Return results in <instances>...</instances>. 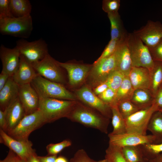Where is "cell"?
<instances>
[{
  "label": "cell",
  "instance_id": "cell-1",
  "mask_svg": "<svg viewBox=\"0 0 162 162\" xmlns=\"http://www.w3.org/2000/svg\"><path fill=\"white\" fill-rule=\"evenodd\" d=\"M67 118L102 133L108 132L110 119L78 101Z\"/></svg>",
  "mask_w": 162,
  "mask_h": 162
},
{
  "label": "cell",
  "instance_id": "cell-2",
  "mask_svg": "<svg viewBox=\"0 0 162 162\" xmlns=\"http://www.w3.org/2000/svg\"><path fill=\"white\" fill-rule=\"evenodd\" d=\"M77 101L39 98V110L46 123L52 122L62 118H67Z\"/></svg>",
  "mask_w": 162,
  "mask_h": 162
},
{
  "label": "cell",
  "instance_id": "cell-3",
  "mask_svg": "<svg viewBox=\"0 0 162 162\" xmlns=\"http://www.w3.org/2000/svg\"><path fill=\"white\" fill-rule=\"evenodd\" d=\"M31 84L39 98L78 100L76 95L68 90L64 86L47 80L39 75L37 76Z\"/></svg>",
  "mask_w": 162,
  "mask_h": 162
},
{
  "label": "cell",
  "instance_id": "cell-4",
  "mask_svg": "<svg viewBox=\"0 0 162 162\" xmlns=\"http://www.w3.org/2000/svg\"><path fill=\"white\" fill-rule=\"evenodd\" d=\"M127 41L132 66L146 68L151 73L155 62L148 48L133 33L128 34Z\"/></svg>",
  "mask_w": 162,
  "mask_h": 162
},
{
  "label": "cell",
  "instance_id": "cell-5",
  "mask_svg": "<svg viewBox=\"0 0 162 162\" xmlns=\"http://www.w3.org/2000/svg\"><path fill=\"white\" fill-rule=\"evenodd\" d=\"M33 29L31 15L20 17L0 19V32L8 35L25 39L30 35Z\"/></svg>",
  "mask_w": 162,
  "mask_h": 162
},
{
  "label": "cell",
  "instance_id": "cell-6",
  "mask_svg": "<svg viewBox=\"0 0 162 162\" xmlns=\"http://www.w3.org/2000/svg\"><path fill=\"white\" fill-rule=\"evenodd\" d=\"M32 64L38 75L65 86L67 83L64 72L65 70L49 53L42 60Z\"/></svg>",
  "mask_w": 162,
  "mask_h": 162
},
{
  "label": "cell",
  "instance_id": "cell-7",
  "mask_svg": "<svg viewBox=\"0 0 162 162\" xmlns=\"http://www.w3.org/2000/svg\"><path fill=\"white\" fill-rule=\"evenodd\" d=\"M46 123L42 113L38 110L32 114L25 115L17 125L7 134L16 140L27 141L32 132Z\"/></svg>",
  "mask_w": 162,
  "mask_h": 162
},
{
  "label": "cell",
  "instance_id": "cell-8",
  "mask_svg": "<svg viewBox=\"0 0 162 162\" xmlns=\"http://www.w3.org/2000/svg\"><path fill=\"white\" fill-rule=\"evenodd\" d=\"M116 52L108 57L95 61L92 64L86 80L88 83L87 85L91 88L106 81L110 74L116 69Z\"/></svg>",
  "mask_w": 162,
  "mask_h": 162
},
{
  "label": "cell",
  "instance_id": "cell-9",
  "mask_svg": "<svg viewBox=\"0 0 162 162\" xmlns=\"http://www.w3.org/2000/svg\"><path fill=\"white\" fill-rule=\"evenodd\" d=\"M157 111L158 108L153 103L151 105L139 110L125 119L127 133L146 135L150 119L153 113Z\"/></svg>",
  "mask_w": 162,
  "mask_h": 162
},
{
  "label": "cell",
  "instance_id": "cell-10",
  "mask_svg": "<svg viewBox=\"0 0 162 162\" xmlns=\"http://www.w3.org/2000/svg\"><path fill=\"white\" fill-rule=\"evenodd\" d=\"M20 55L32 64L43 59L49 53L47 45L42 38L32 42L21 39L16 46Z\"/></svg>",
  "mask_w": 162,
  "mask_h": 162
},
{
  "label": "cell",
  "instance_id": "cell-11",
  "mask_svg": "<svg viewBox=\"0 0 162 162\" xmlns=\"http://www.w3.org/2000/svg\"><path fill=\"white\" fill-rule=\"evenodd\" d=\"M75 94L80 102L98 112L104 116L111 118L110 107L95 95L92 88L85 85L76 90Z\"/></svg>",
  "mask_w": 162,
  "mask_h": 162
},
{
  "label": "cell",
  "instance_id": "cell-12",
  "mask_svg": "<svg viewBox=\"0 0 162 162\" xmlns=\"http://www.w3.org/2000/svg\"><path fill=\"white\" fill-rule=\"evenodd\" d=\"M59 65L67 71L68 75V86L71 88L78 86L87 80L93 64L73 63L62 62Z\"/></svg>",
  "mask_w": 162,
  "mask_h": 162
},
{
  "label": "cell",
  "instance_id": "cell-13",
  "mask_svg": "<svg viewBox=\"0 0 162 162\" xmlns=\"http://www.w3.org/2000/svg\"><path fill=\"white\" fill-rule=\"evenodd\" d=\"M148 48L157 45L162 40V24L148 20L146 24L133 32Z\"/></svg>",
  "mask_w": 162,
  "mask_h": 162
},
{
  "label": "cell",
  "instance_id": "cell-14",
  "mask_svg": "<svg viewBox=\"0 0 162 162\" xmlns=\"http://www.w3.org/2000/svg\"><path fill=\"white\" fill-rule=\"evenodd\" d=\"M0 142L8 147L23 160L27 161L30 156L36 153L31 141L16 140L0 129Z\"/></svg>",
  "mask_w": 162,
  "mask_h": 162
},
{
  "label": "cell",
  "instance_id": "cell-15",
  "mask_svg": "<svg viewBox=\"0 0 162 162\" xmlns=\"http://www.w3.org/2000/svg\"><path fill=\"white\" fill-rule=\"evenodd\" d=\"M108 136L109 144L121 148L154 143L155 141L154 137L152 135H142L133 133L116 135L109 134Z\"/></svg>",
  "mask_w": 162,
  "mask_h": 162
},
{
  "label": "cell",
  "instance_id": "cell-16",
  "mask_svg": "<svg viewBox=\"0 0 162 162\" xmlns=\"http://www.w3.org/2000/svg\"><path fill=\"white\" fill-rule=\"evenodd\" d=\"M18 98L26 115L32 114L39 110V97L31 83L19 86Z\"/></svg>",
  "mask_w": 162,
  "mask_h": 162
},
{
  "label": "cell",
  "instance_id": "cell-17",
  "mask_svg": "<svg viewBox=\"0 0 162 162\" xmlns=\"http://www.w3.org/2000/svg\"><path fill=\"white\" fill-rule=\"evenodd\" d=\"M20 54L16 46L9 48L2 44L0 47V58L2 62V71L12 76L19 66Z\"/></svg>",
  "mask_w": 162,
  "mask_h": 162
},
{
  "label": "cell",
  "instance_id": "cell-18",
  "mask_svg": "<svg viewBox=\"0 0 162 162\" xmlns=\"http://www.w3.org/2000/svg\"><path fill=\"white\" fill-rule=\"evenodd\" d=\"M38 75L32 64L20 55L18 68L12 76L15 82L19 86L31 83Z\"/></svg>",
  "mask_w": 162,
  "mask_h": 162
},
{
  "label": "cell",
  "instance_id": "cell-19",
  "mask_svg": "<svg viewBox=\"0 0 162 162\" xmlns=\"http://www.w3.org/2000/svg\"><path fill=\"white\" fill-rule=\"evenodd\" d=\"M128 76L134 90L138 89L150 90L151 74L147 69L133 66Z\"/></svg>",
  "mask_w": 162,
  "mask_h": 162
},
{
  "label": "cell",
  "instance_id": "cell-20",
  "mask_svg": "<svg viewBox=\"0 0 162 162\" xmlns=\"http://www.w3.org/2000/svg\"><path fill=\"white\" fill-rule=\"evenodd\" d=\"M6 112L7 133L13 129L26 115L18 97L5 110Z\"/></svg>",
  "mask_w": 162,
  "mask_h": 162
},
{
  "label": "cell",
  "instance_id": "cell-21",
  "mask_svg": "<svg viewBox=\"0 0 162 162\" xmlns=\"http://www.w3.org/2000/svg\"><path fill=\"white\" fill-rule=\"evenodd\" d=\"M127 37L120 45L116 52L117 58L116 69L125 76H128L133 66L127 43Z\"/></svg>",
  "mask_w": 162,
  "mask_h": 162
},
{
  "label": "cell",
  "instance_id": "cell-22",
  "mask_svg": "<svg viewBox=\"0 0 162 162\" xmlns=\"http://www.w3.org/2000/svg\"><path fill=\"white\" fill-rule=\"evenodd\" d=\"M19 86L12 76L0 90V110L4 111L18 97Z\"/></svg>",
  "mask_w": 162,
  "mask_h": 162
},
{
  "label": "cell",
  "instance_id": "cell-23",
  "mask_svg": "<svg viewBox=\"0 0 162 162\" xmlns=\"http://www.w3.org/2000/svg\"><path fill=\"white\" fill-rule=\"evenodd\" d=\"M147 130L154 137L153 143H162V112L157 111L153 113L148 123Z\"/></svg>",
  "mask_w": 162,
  "mask_h": 162
},
{
  "label": "cell",
  "instance_id": "cell-24",
  "mask_svg": "<svg viewBox=\"0 0 162 162\" xmlns=\"http://www.w3.org/2000/svg\"><path fill=\"white\" fill-rule=\"evenodd\" d=\"M110 23L111 39H119L126 36L128 34L123 26L118 12L107 14Z\"/></svg>",
  "mask_w": 162,
  "mask_h": 162
},
{
  "label": "cell",
  "instance_id": "cell-25",
  "mask_svg": "<svg viewBox=\"0 0 162 162\" xmlns=\"http://www.w3.org/2000/svg\"><path fill=\"white\" fill-rule=\"evenodd\" d=\"M9 5L14 17H22L30 15L32 5L28 0H10Z\"/></svg>",
  "mask_w": 162,
  "mask_h": 162
},
{
  "label": "cell",
  "instance_id": "cell-26",
  "mask_svg": "<svg viewBox=\"0 0 162 162\" xmlns=\"http://www.w3.org/2000/svg\"><path fill=\"white\" fill-rule=\"evenodd\" d=\"M148 90L138 89L134 90L132 98L131 101L140 110L151 105L153 100L152 95Z\"/></svg>",
  "mask_w": 162,
  "mask_h": 162
},
{
  "label": "cell",
  "instance_id": "cell-27",
  "mask_svg": "<svg viewBox=\"0 0 162 162\" xmlns=\"http://www.w3.org/2000/svg\"><path fill=\"white\" fill-rule=\"evenodd\" d=\"M112 113V131L109 134L119 135L127 133L126 127L124 118L120 113L117 105L111 107Z\"/></svg>",
  "mask_w": 162,
  "mask_h": 162
},
{
  "label": "cell",
  "instance_id": "cell-28",
  "mask_svg": "<svg viewBox=\"0 0 162 162\" xmlns=\"http://www.w3.org/2000/svg\"><path fill=\"white\" fill-rule=\"evenodd\" d=\"M122 150L127 162H140L147 158L141 145L124 147L122 148Z\"/></svg>",
  "mask_w": 162,
  "mask_h": 162
},
{
  "label": "cell",
  "instance_id": "cell-29",
  "mask_svg": "<svg viewBox=\"0 0 162 162\" xmlns=\"http://www.w3.org/2000/svg\"><path fill=\"white\" fill-rule=\"evenodd\" d=\"M154 68L151 72V85L150 90L153 96L155 97L160 89L162 84V62L154 61Z\"/></svg>",
  "mask_w": 162,
  "mask_h": 162
},
{
  "label": "cell",
  "instance_id": "cell-30",
  "mask_svg": "<svg viewBox=\"0 0 162 162\" xmlns=\"http://www.w3.org/2000/svg\"><path fill=\"white\" fill-rule=\"evenodd\" d=\"M134 89L128 76H125L120 87L116 92V101L130 100Z\"/></svg>",
  "mask_w": 162,
  "mask_h": 162
},
{
  "label": "cell",
  "instance_id": "cell-31",
  "mask_svg": "<svg viewBox=\"0 0 162 162\" xmlns=\"http://www.w3.org/2000/svg\"><path fill=\"white\" fill-rule=\"evenodd\" d=\"M105 159L108 162H127L123 155L122 148L110 144L106 150Z\"/></svg>",
  "mask_w": 162,
  "mask_h": 162
},
{
  "label": "cell",
  "instance_id": "cell-32",
  "mask_svg": "<svg viewBox=\"0 0 162 162\" xmlns=\"http://www.w3.org/2000/svg\"><path fill=\"white\" fill-rule=\"evenodd\" d=\"M117 106L119 111L124 119L140 110L130 100L119 101Z\"/></svg>",
  "mask_w": 162,
  "mask_h": 162
},
{
  "label": "cell",
  "instance_id": "cell-33",
  "mask_svg": "<svg viewBox=\"0 0 162 162\" xmlns=\"http://www.w3.org/2000/svg\"><path fill=\"white\" fill-rule=\"evenodd\" d=\"M125 76L124 74L116 69L113 71L109 75L106 81L109 88L116 93Z\"/></svg>",
  "mask_w": 162,
  "mask_h": 162
},
{
  "label": "cell",
  "instance_id": "cell-34",
  "mask_svg": "<svg viewBox=\"0 0 162 162\" xmlns=\"http://www.w3.org/2000/svg\"><path fill=\"white\" fill-rule=\"evenodd\" d=\"M128 35V34L126 36L121 39L110 40L101 55L96 61L108 57L114 53L120 45L126 39Z\"/></svg>",
  "mask_w": 162,
  "mask_h": 162
},
{
  "label": "cell",
  "instance_id": "cell-35",
  "mask_svg": "<svg viewBox=\"0 0 162 162\" xmlns=\"http://www.w3.org/2000/svg\"><path fill=\"white\" fill-rule=\"evenodd\" d=\"M146 158L149 159L162 153V143H148L141 145Z\"/></svg>",
  "mask_w": 162,
  "mask_h": 162
},
{
  "label": "cell",
  "instance_id": "cell-36",
  "mask_svg": "<svg viewBox=\"0 0 162 162\" xmlns=\"http://www.w3.org/2000/svg\"><path fill=\"white\" fill-rule=\"evenodd\" d=\"M71 142L68 140H65L56 143H50L46 146V149L50 155H57L65 148L70 146Z\"/></svg>",
  "mask_w": 162,
  "mask_h": 162
},
{
  "label": "cell",
  "instance_id": "cell-37",
  "mask_svg": "<svg viewBox=\"0 0 162 162\" xmlns=\"http://www.w3.org/2000/svg\"><path fill=\"white\" fill-rule=\"evenodd\" d=\"M116 96V93L109 88L98 96L101 100L108 105L110 107L113 106L117 105Z\"/></svg>",
  "mask_w": 162,
  "mask_h": 162
},
{
  "label": "cell",
  "instance_id": "cell-38",
  "mask_svg": "<svg viewBox=\"0 0 162 162\" xmlns=\"http://www.w3.org/2000/svg\"><path fill=\"white\" fill-rule=\"evenodd\" d=\"M120 6L119 0H103L102 1V9L107 14L118 12Z\"/></svg>",
  "mask_w": 162,
  "mask_h": 162
},
{
  "label": "cell",
  "instance_id": "cell-39",
  "mask_svg": "<svg viewBox=\"0 0 162 162\" xmlns=\"http://www.w3.org/2000/svg\"><path fill=\"white\" fill-rule=\"evenodd\" d=\"M70 162H98L91 159L83 149L77 150Z\"/></svg>",
  "mask_w": 162,
  "mask_h": 162
},
{
  "label": "cell",
  "instance_id": "cell-40",
  "mask_svg": "<svg viewBox=\"0 0 162 162\" xmlns=\"http://www.w3.org/2000/svg\"><path fill=\"white\" fill-rule=\"evenodd\" d=\"M9 1L0 0V19L14 17L10 10Z\"/></svg>",
  "mask_w": 162,
  "mask_h": 162
},
{
  "label": "cell",
  "instance_id": "cell-41",
  "mask_svg": "<svg viewBox=\"0 0 162 162\" xmlns=\"http://www.w3.org/2000/svg\"><path fill=\"white\" fill-rule=\"evenodd\" d=\"M149 49L154 61L162 62V40L155 46Z\"/></svg>",
  "mask_w": 162,
  "mask_h": 162
},
{
  "label": "cell",
  "instance_id": "cell-42",
  "mask_svg": "<svg viewBox=\"0 0 162 162\" xmlns=\"http://www.w3.org/2000/svg\"><path fill=\"white\" fill-rule=\"evenodd\" d=\"M20 158L14 152L10 150L6 157L0 162H20Z\"/></svg>",
  "mask_w": 162,
  "mask_h": 162
},
{
  "label": "cell",
  "instance_id": "cell-43",
  "mask_svg": "<svg viewBox=\"0 0 162 162\" xmlns=\"http://www.w3.org/2000/svg\"><path fill=\"white\" fill-rule=\"evenodd\" d=\"M109 88L106 81L102 82L93 88V92L97 96L101 94Z\"/></svg>",
  "mask_w": 162,
  "mask_h": 162
},
{
  "label": "cell",
  "instance_id": "cell-44",
  "mask_svg": "<svg viewBox=\"0 0 162 162\" xmlns=\"http://www.w3.org/2000/svg\"><path fill=\"white\" fill-rule=\"evenodd\" d=\"M154 98L153 103L157 106L158 111L162 112V89L159 90Z\"/></svg>",
  "mask_w": 162,
  "mask_h": 162
},
{
  "label": "cell",
  "instance_id": "cell-45",
  "mask_svg": "<svg viewBox=\"0 0 162 162\" xmlns=\"http://www.w3.org/2000/svg\"><path fill=\"white\" fill-rule=\"evenodd\" d=\"M0 128L5 132L6 128V112L0 110Z\"/></svg>",
  "mask_w": 162,
  "mask_h": 162
},
{
  "label": "cell",
  "instance_id": "cell-46",
  "mask_svg": "<svg viewBox=\"0 0 162 162\" xmlns=\"http://www.w3.org/2000/svg\"><path fill=\"white\" fill-rule=\"evenodd\" d=\"M10 77L8 74L2 71L0 74V90L4 86Z\"/></svg>",
  "mask_w": 162,
  "mask_h": 162
},
{
  "label": "cell",
  "instance_id": "cell-47",
  "mask_svg": "<svg viewBox=\"0 0 162 162\" xmlns=\"http://www.w3.org/2000/svg\"><path fill=\"white\" fill-rule=\"evenodd\" d=\"M38 158L40 162H55L57 155L46 156H38Z\"/></svg>",
  "mask_w": 162,
  "mask_h": 162
},
{
  "label": "cell",
  "instance_id": "cell-48",
  "mask_svg": "<svg viewBox=\"0 0 162 162\" xmlns=\"http://www.w3.org/2000/svg\"><path fill=\"white\" fill-rule=\"evenodd\" d=\"M148 159V162H162V153Z\"/></svg>",
  "mask_w": 162,
  "mask_h": 162
},
{
  "label": "cell",
  "instance_id": "cell-49",
  "mask_svg": "<svg viewBox=\"0 0 162 162\" xmlns=\"http://www.w3.org/2000/svg\"><path fill=\"white\" fill-rule=\"evenodd\" d=\"M27 161L28 162H40L36 153L30 156Z\"/></svg>",
  "mask_w": 162,
  "mask_h": 162
},
{
  "label": "cell",
  "instance_id": "cell-50",
  "mask_svg": "<svg viewBox=\"0 0 162 162\" xmlns=\"http://www.w3.org/2000/svg\"><path fill=\"white\" fill-rule=\"evenodd\" d=\"M55 162H68L67 159L62 156L57 157Z\"/></svg>",
  "mask_w": 162,
  "mask_h": 162
},
{
  "label": "cell",
  "instance_id": "cell-51",
  "mask_svg": "<svg viewBox=\"0 0 162 162\" xmlns=\"http://www.w3.org/2000/svg\"><path fill=\"white\" fill-rule=\"evenodd\" d=\"M98 162H108L105 159L103 160H99L98 161Z\"/></svg>",
  "mask_w": 162,
  "mask_h": 162
},
{
  "label": "cell",
  "instance_id": "cell-52",
  "mask_svg": "<svg viewBox=\"0 0 162 162\" xmlns=\"http://www.w3.org/2000/svg\"><path fill=\"white\" fill-rule=\"evenodd\" d=\"M140 162H148V159L146 158L145 160H143L142 161Z\"/></svg>",
  "mask_w": 162,
  "mask_h": 162
},
{
  "label": "cell",
  "instance_id": "cell-53",
  "mask_svg": "<svg viewBox=\"0 0 162 162\" xmlns=\"http://www.w3.org/2000/svg\"><path fill=\"white\" fill-rule=\"evenodd\" d=\"M20 162H28L27 161L21 160Z\"/></svg>",
  "mask_w": 162,
  "mask_h": 162
}]
</instances>
